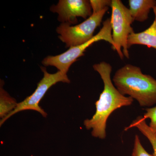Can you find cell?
<instances>
[{
    "label": "cell",
    "instance_id": "cell-1",
    "mask_svg": "<svg viewBox=\"0 0 156 156\" xmlns=\"http://www.w3.org/2000/svg\"><path fill=\"white\" fill-rule=\"evenodd\" d=\"M93 68L100 75L104 89L95 103V114L91 119L85 120L84 125L87 130H92L93 137L104 139L106 136L107 123L111 115L118 109L130 106L134 99L122 95L115 87L111 79L112 66L109 63L101 62L94 64Z\"/></svg>",
    "mask_w": 156,
    "mask_h": 156
},
{
    "label": "cell",
    "instance_id": "cell-2",
    "mask_svg": "<svg viewBox=\"0 0 156 156\" xmlns=\"http://www.w3.org/2000/svg\"><path fill=\"white\" fill-rule=\"evenodd\" d=\"M112 80L122 95L135 99L140 106L156 104V80L143 73L139 67L126 64L116 71Z\"/></svg>",
    "mask_w": 156,
    "mask_h": 156
},
{
    "label": "cell",
    "instance_id": "cell-3",
    "mask_svg": "<svg viewBox=\"0 0 156 156\" xmlns=\"http://www.w3.org/2000/svg\"><path fill=\"white\" fill-rule=\"evenodd\" d=\"M111 24L112 38L114 43L113 49L123 59L129 58L128 46V37L134 32L131 24L134 21L129 9L120 0H112Z\"/></svg>",
    "mask_w": 156,
    "mask_h": 156
},
{
    "label": "cell",
    "instance_id": "cell-4",
    "mask_svg": "<svg viewBox=\"0 0 156 156\" xmlns=\"http://www.w3.org/2000/svg\"><path fill=\"white\" fill-rule=\"evenodd\" d=\"M104 41L115 45L112 38V29L110 19H108L103 23V27L99 32L88 42L82 44L72 47L64 53L55 56H47L42 61L45 66H55L59 71L67 74L70 67L77 59L84 55L87 48L95 42Z\"/></svg>",
    "mask_w": 156,
    "mask_h": 156
},
{
    "label": "cell",
    "instance_id": "cell-5",
    "mask_svg": "<svg viewBox=\"0 0 156 156\" xmlns=\"http://www.w3.org/2000/svg\"><path fill=\"white\" fill-rule=\"evenodd\" d=\"M108 8L96 13H92L89 18L80 24L71 26L66 23H62L56 29L58 38L70 48L82 44L94 36V31L102 22L105 14Z\"/></svg>",
    "mask_w": 156,
    "mask_h": 156
},
{
    "label": "cell",
    "instance_id": "cell-6",
    "mask_svg": "<svg viewBox=\"0 0 156 156\" xmlns=\"http://www.w3.org/2000/svg\"><path fill=\"white\" fill-rule=\"evenodd\" d=\"M44 73V77L37 84V89L32 95L27 97L21 102L17 104V107L11 113L5 118L1 119L0 126L2 125L13 115L25 110H33L38 112L43 116L46 117L48 115L46 112L40 106L39 104L44 96L50 87L59 82L69 83L70 82L67 74L57 72L55 73L50 74L48 73L44 67H41Z\"/></svg>",
    "mask_w": 156,
    "mask_h": 156
},
{
    "label": "cell",
    "instance_id": "cell-7",
    "mask_svg": "<svg viewBox=\"0 0 156 156\" xmlns=\"http://www.w3.org/2000/svg\"><path fill=\"white\" fill-rule=\"evenodd\" d=\"M92 8L89 1L60 0L50 10L58 14V20L66 23H76L77 17L87 20L92 15Z\"/></svg>",
    "mask_w": 156,
    "mask_h": 156
},
{
    "label": "cell",
    "instance_id": "cell-8",
    "mask_svg": "<svg viewBox=\"0 0 156 156\" xmlns=\"http://www.w3.org/2000/svg\"><path fill=\"white\" fill-rule=\"evenodd\" d=\"M143 45L156 50V28L153 22L146 30L141 32L133 33L128 37V48L133 45Z\"/></svg>",
    "mask_w": 156,
    "mask_h": 156
},
{
    "label": "cell",
    "instance_id": "cell-9",
    "mask_svg": "<svg viewBox=\"0 0 156 156\" xmlns=\"http://www.w3.org/2000/svg\"><path fill=\"white\" fill-rule=\"evenodd\" d=\"M129 9L134 20L144 22L147 20L151 9L156 5L155 0H129Z\"/></svg>",
    "mask_w": 156,
    "mask_h": 156
},
{
    "label": "cell",
    "instance_id": "cell-10",
    "mask_svg": "<svg viewBox=\"0 0 156 156\" xmlns=\"http://www.w3.org/2000/svg\"><path fill=\"white\" fill-rule=\"evenodd\" d=\"M132 127L137 128L148 140L153 150V155L156 156V134L151 130L149 126L147 124L145 119L142 116L137 117L127 129Z\"/></svg>",
    "mask_w": 156,
    "mask_h": 156
},
{
    "label": "cell",
    "instance_id": "cell-11",
    "mask_svg": "<svg viewBox=\"0 0 156 156\" xmlns=\"http://www.w3.org/2000/svg\"><path fill=\"white\" fill-rule=\"evenodd\" d=\"M16 100L11 97L3 88L1 84L0 89V117L2 119L5 118L16 108L17 105Z\"/></svg>",
    "mask_w": 156,
    "mask_h": 156
},
{
    "label": "cell",
    "instance_id": "cell-12",
    "mask_svg": "<svg viewBox=\"0 0 156 156\" xmlns=\"http://www.w3.org/2000/svg\"><path fill=\"white\" fill-rule=\"evenodd\" d=\"M131 156H154L147 151L143 146L140 139L138 135L134 137V147L132 151Z\"/></svg>",
    "mask_w": 156,
    "mask_h": 156
},
{
    "label": "cell",
    "instance_id": "cell-13",
    "mask_svg": "<svg viewBox=\"0 0 156 156\" xmlns=\"http://www.w3.org/2000/svg\"><path fill=\"white\" fill-rule=\"evenodd\" d=\"M146 112L144 115V118L150 120V128L156 134V106L149 108L145 109Z\"/></svg>",
    "mask_w": 156,
    "mask_h": 156
},
{
    "label": "cell",
    "instance_id": "cell-14",
    "mask_svg": "<svg viewBox=\"0 0 156 156\" xmlns=\"http://www.w3.org/2000/svg\"><path fill=\"white\" fill-rule=\"evenodd\" d=\"M90 5L92 13H96L102 11L106 8L111 6L112 1L111 0H90Z\"/></svg>",
    "mask_w": 156,
    "mask_h": 156
},
{
    "label": "cell",
    "instance_id": "cell-15",
    "mask_svg": "<svg viewBox=\"0 0 156 156\" xmlns=\"http://www.w3.org/2000/svg\"><path fill=\"white\" fill-rule=\"evenodd\" d=\"M153 9L154 13L155 15V20H154V23L156 28V5L154 7V9Z\"/></svg>",
    "mask_w": 156,
    "mask_h": 156
}]
</instances>
